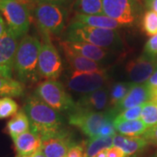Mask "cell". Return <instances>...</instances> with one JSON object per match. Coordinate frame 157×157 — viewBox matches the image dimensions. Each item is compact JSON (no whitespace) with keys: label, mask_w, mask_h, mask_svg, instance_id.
I'll return each instance as SVG.
<instances>
[{"label":"cell","mask_w":157,"mask_h":157,"mask_svg":"<svg viewBox=\"0 0 157 157\" xmlns=\"http://www.w3.org/2000/svg\"><path fill=\"white\" fill-rule=\"evenodd\" d=\"M23 110L30 121L31 129L41 137V140L66 130L60 113L57 112L37 96H29Z\"/></svg>","instance_id":"cell-1"},{"label":"cell","mask_w":157,"mask_h":157,"mask_svg":"<svg viewBox=\"0 0 157 157\" xmlns=\"http://www.w3.org/2000/svg\"><path fill=\"white\" fill-rule=\"evenodd\" d=\"M61 37L62 40L88 43L108 51L120 50L123 46L117 30L95 28L76 22H70Z\"/></svg>","instance_id":"cell-2"},{"label":"cell","mask_w":157,"mask_h":157,"mask_svg":"<svg viewBox=\"0 0 157 157\" xmlns=\"http://www.w3.org/2000/svg\"><path fill=\"white\" fill-rule=\"evenodd\" d=\"M41 42L37 37L25 35L19 40L14 59L13 72L23 84L34 83L39 79L38 61Z\"/></svg>","instance_id":"cell-3"},{"label":"cell","mask_w":157,"mask_h":157,"mask_svg":"<svg viewBox=\"0 0 157 157\" xmlns=\"http://www.w3.org/2000/svg\"><path fill=\"white\" fill-rule=\"evenodd\" d=\"M67 8L50 3H38L33 8V19L43 36H59L65 32Z\"/></svg>","instance_id":"cell-4"},{"label":"cell","mask_w":157,"mask_h":157,"mask_svg":"<svg viewBox=\"0 0 157 157\" xmlns=\"http://www.w3.org/2000/svg\"><path fill=\"white\" fill-rule=\"evenodd\" d=\"M0 11L6 18L7 29L17 39L27 34L32 23L31 6L22 0H0Z\"/></svg>","instance_id":"cell-5"},{"label":"cell","mask_w":157,"mask_h":157,"mask_svg":"<svg viewBox=\"0 0 157 157\" xmlns=\"http://www.w3.org/2000/svg\"><path fill=\"white\" fill-rule=\"evenodd\" d=\"M34 95L59 113H65L68 115L75 108V101L59 80L42 81L36 87Z\"/></svg>","instance_id":"cell-6"},{"label":"cell","mask_w":157,"mask_h":157,"mask_svg":"<svg viewBox=\"0 0 157 157\" xmlns=\"http://www.w3.org/2000/svg\"><path fill=\"white\" fill-rule=\"evenodd\" d=\"M116 116L117 113L113 109L94 112L74 108L73 112L67 115V120L68 123L76 127L85 135L89 138H94L98 136L104 125L113 122Z\"/></svg>","instance_id":"cell-7"},{"label":"cell","mask_w":157,"mask_h":157,"mask_svg":"<svg viewBox=\"0 0 157 157\" xmlns=\"http://www.w3.org/2000/svg\"><path fill=\"white\" fill-rule=\"evenodd\" d=\"M101 3L104 14L121 26L135 25L143 15L140 0H101Z\"/></svg>","instance_id":"cell-8"},{"label":"cell","mask_w":157,"mask_h":157,"mask_svg":"<svg viewBox=\"0 0 157 157\" xmlns=\"http://www.w3.org/2000/svg\"><path fill=\"white\" fill-rule=\"evenodd\" d=\"M110 78L106 68L94 72H68L66 77L67 87L78 94H89L103 88Z\"/></svg>","instance_id":"cell-9"},{"label":"cell","mask_w":157,"mask_h":157,"mask_svg":"<svg viewBox=\"0 0 157 157\" xmlns=\"http://www.w3.org/2000/svg\"><path fill=\"white\" fill-rule=\"evenodd\" d=\"M63 71V62L59 52L52 42L50 36H43L39 52L38 73L39 78L57 80Z\"/></svg>","instance_id":"cell-10"},{"label":"cell","mask_w":157,"mask_h":157,"mask_svg":"<svg viewBox=\"0 0 157 157\" xmlns=\"http://www.w3.org/2000/svg\"><path fill=\"white\" fill-rule=\"evenodd\" d=\"M126 73L133 84H146L157 69V57L142 53L126 65Z\"/></svg>","instance_id":"cell-11"},{"label":"cell","mask_w":157,"mask_h":157,"mask_svg":"<svg viewBox=\"0 0 157 157\" xmlns=\"http://www.w3.org/2000/svg\"><path fill=\"white\" fill-rule=\"evenodd\" d=\"M18 39L10 30L0 37V75L12 78L14 59L17 52Z\"/></svg>","instance_id":"cell-12"},{"label":"cell","mask_w":157,"mask_h":157,"mask_svg":"<svg viewBox=\"0 0 157 157\" xmlns=\"http://www.w3.org/2000/svg\"><path fill=\"white\" fill-rule=\"evenodd\" d=\"M73 142L70 133L66 129L58 135L43 139L41 150L45 157H67Z\"/></svg>","instance_id":"cell-13"},{"label":"cell","mask_w":157,"mask_h":157,"mask_svg":"<svg viewBox=\"0 0 157 157\" xmlns=\"http://www.w3.org/2000/svg\"><path fill=\"white\" fill-rule=\"evenodd\" d=\"M108 88L103 87L89 94L80 96L75 102V108L84 111L101 112L109 109Z\"/></svg>","instance_id":"cell-14"},{"label":"cell","mask_w":157,"mask_h":157,"mask_svg":"<svg viewBox=\"0 0 157 157\" xmlns=\"http://www.w3.org/2000/svg\"><path fill=\"white\" fill-rule=\"evenodd\" d=\"M59 45L63 52L65 59L67 62V65L70 71L72 72H94L102 69V66L100 63L93 61L89 59H86L84 56L78 54V52L70 49L67 45L64 43V41H59Z\"/></svg>","instance_id":"cell-15"},{"label":"cell","mask_w":157,"mask_h":157,"mask_svg":"<svg viewBox=\"0 0 157 157\" xmlns=\"http://www.w3.org/2000/svg\"><path fill=\"white\" fill-rule=\"evenodd\" d=\"M12 140L17 156H33L42 147L41 137L32 129L13 138Z\"/></svg>","instance_id":"cell-16"},{"label":"cell","mask_w":157,"mask_h":157,"mask_svg":"<svg viewBox=\"0 0 157 157\" xmlns=\"http://www.w3.org/2000/svg\"><path fill=\"white\" fill-rule=\"evenodd\" d=\"M148 101H150V90L148 86L146 84H134L128 94L118 105L114 111L118 114L126 109L141 106Z\"/></svg>","instance_id":"cell-17"},{"label":"cell","mask_w":157,"mask_h":157,"mask_svg":"<svg viewBox=\"0 0 157 157\" xmlns=\"http://www.w3.org/2000/svg\"><path fill=\"white\" fill-rule=\"evenodd\" d=\"M62 41H64V43L70 49L78 52V54L100 64H102V62L107 60L108 57L110 56V51L98 47L96 45H91L88 43L72 42L67 40H62Z\"/></svg>","instance_id":"cell-18"},{"label":"cell","mask_w":157,"mask_h":157,"mask_svg":"<svg viewBox=\"0 0 157 157\" xmlns=\"http://www.w3.org/2000/svg\"><path fill=\"white\" fill-rule=\"evenodd\" d=\"M147 145L148 144L142 137H129L119 134L113 137V146L121 149L127 157H136Z\"/></svg>","instance_id":"cell-19"},{"label":"cell","mask_w":157,"mask_h":157,"mask_svg":"<svg viewBox=\"0 0 157 157\" xmlns=\"http://www.w3.org/2000/svg\"><path fill=\"white\" fill-rule=\"evenodd\" d=\"M71 22H76L82 24L87 26L95 28L108 29V30H117L121 26L115 20L111 17L104 15H82L75 14L72 18Z\"/></svg>","instance_id":"cell-20"},{"label":"cell","mask_w":157,"mask_h":157,"mask_svg":"<svg viewBox=\"0 0 157 157\" xmlns=\"http://www.w3.org/2000/svg\"><path fill=\"white\" fill-rule=\"evenodd\" d=\"M116 134L129 137H142L147 128L140 119L113 122Z\"/></svg>","instance_id":"cell-21"},{"label":"cell","mask_w":157,"mask_h":157,"mask_svg":"<svg viewBox=\"0 0 157 157\" xmlns=\"http://www.w3.org/2000/svg\"><path fill=\"white\" fill-rule=\"evenodd\" d=\"M6 129L11 139L22 135L31 129L30 121L24 110H20L19 112H17L7 122Z\"/></svg>","instance_id":"cell-22"},{"label":"cell","mask_w":157,"mask_h":157,"mask_svg":"<svg viewBox=\"0 0 157 157\" xmlns=\"http://www.w3.org/2000/svg\"><path fill=\"white\" fill-rule=\"evenodd\" d=\"M133 86L134 84L132 82H125V81H119L111 85V86L108 88L109 109L114 110L118 105L123 101V99L128 94Z\"/></svg>","instance_id":"cell-23"},{"label":"cell","mask_w":157,"mask_h":157,"mask_svg":"<svg viewBox=\"0 0 157 157\" xmlns=\"http://www.w3.org/2000/svg\"><path fill=\"white\" fill-rule=\"evenodd\" d=\"M72 8L75 14L104 15L101 0H74Z\"/></svg>","instance_id":"cell-24"},{"label":"cell","mask_w":157,"mask_h":157,"mask_svg":"<svg viewBox=\"0 0 157 157\" xmlns=\"http://www.w3.org/2000/svg\"><path fill=\"white\" fill-rule=\"evenodd\" d=\"M25 93V85L13 78L0 75V96L4 97H20Z\"/></svg>","instance_id":"cell-25"},{"label":"cell","mask_w":157,"mask_h":157,"mask_svg":"<svg viewBox=\"0 0 157 157\" xmlns=\"http://www.w3.org/2000/svg\"><path fill=\"white\" fill-rule=\"evenodd\" d=\"M113 137H94L89 138L86 142V157H94L101 150L113 147Z\"/></svg>","instance_id":"cell-26"},{"label":"cell","mask_w":157,"mask_h":157,"mask_svg":"<svg viewBox=\"0 0 157 157\" xmlns=\"http://www.w3.org/2000/svg\"><path fill=\"white\" fill-rule=\"evenodd\" d=\"M140 120L147 128L157 126V102L148 101L143 104Z\"/></svg>","instance_id":"cell-27"},{"label":"cell","mask_w":157,"mask_h":157,"mask_svg":"<svg viewBox=\"0 0 157 157\" xmlns=\"http://www.w3.org/2000/svg\"><path fill=\"white\" fill-rule=\"evenodd\" d=\"M141 29L147 36L157 34V13L147 10L141 17Z\"/></svg>","instance_id":"cell-28"},{"label":"cell","mask_w":157,"mask_h":157,"mask_svg":"<svg viewBox=\"0 0 157 157\" xmlns=\"http://www.w3.org/2000/svg\"><path fill=\"white\" fill-rule=\"evenodd\" d=\"M17 102L9 97L0 98V119L14 116L17 113Z\"/></svg>","instance_id":"cell-29"},{"label":"cell","mask_w":157,"mask_h":157,"mask_svg":"<svg viewBox=\"0 0 157 157\" xmlns=\"http://www.w3.org/2000/svg\"><path fill=\"white\" fill-rule=\"evenodd\" d=\"M142 107L143 105L137 106V107H131V108L124 110L122 112L119 113L117 116L114 119L113 122H119V121H134V120L140 119Z\"/></svg>","instance_id":"cell-30"},{"label":"cell","mask_w":157,"mask_h":157,"mask_svg":"<svg viewBox=\"0 0 157 157\" xmlns=\"http://www.w3.org/2000/svg\"><path fill=\"white\" fill-rule=\"evenodd\" d=\"M143 52L150 56L157 57V34L147 39L144 45Z\"/></svg>","instance_id":"cell-31"},{"label":"cell","mask_w":157,"mask_h":157,"mask_svg":"<svg viewBox=\"0 0 157 157\" xmlns=\"http://www.w3.org/2000/svg\"><path fill=\"white\" fill-rule=\"evenodd\" d=\"M67 157H86L85 147L74 141L68 150Z\"/></svg>","instance_id":"cell-32"},{"label":"cell","mask_w":157,"mask_h":157,"mask_svg":"<svg viewBox=\"0 0 157 157\" xmlns=\"http://www.w3.org/2000/svg\"><path fill=\"white\" fill-rule=\"evenodd\" d=\"M142 138L146 140L148 145L157 147V126L147 129L146 133L142 135Z\"/></svg>","instance_id":"cell-33"},{"label":"cell","mask_w":157,"mask_h":157,"mask_svg":"<svg viewBox=\"0 0 157 157\" xmlns=\"http://www.w3.org/2000/svg\"><path fill=\"white\" fill-rule=\"evenodd\" d=\"M114 135H116V131H115V128H114L113 121V122H108L106 125H104L101 128L98 136H100V137H111Z\"/></svg>","instance_id":"cell-34"},{"label":"cell","mask_w":157,"mask_h":157,"mask_svg":"<svg viewBox=\"0 0 157 157\" xmlns=\"http://www.w3.org/2000/svg\"><path fill=\"white\" fill-rule=\"evenodd\" d=\"M73 2L74 0H37V4L38 3H50V4L60 6L65 8H67L72 6Z\"/></svg>","instance_id":"cell-35"},{"label":"cell","mask_w":157,"mask_h":157,"mask_svg":"<svg viewBox=\"0 0 157 157\" xmlns=\"http://www.w3.org/2000/svg\"><path fill=\"white\" fill-rule=\"evenodd\" d=\"M107 157H127L125 153L121 149L113 146L107 148Z\"/></svg>","instance_id":"cell-36"},{"label":"cell","mask_w":157,"mask_h":157,"mask_svg":"<svg viewBox=\"0 0 157 157\" xmlns=\"http://www.w3.org/2000/svg\"><path fill=\"white\" fill-rule=\"evenodd\" d=\"M146 85L148 86L149 89L157 87V69L155 71V73L152 74V76L147 81Z\"/></svg>","instance_id":"cell-37"},{"label":"cell","mask_w":157,"mask_h":157,"mask_svg":"<svg viewBox=\"0 0 157 157\" xmlns=\"http://www.w3.org/2000/svg\"><path fill=\"white\" fill-rule=\"evenodd\" d=\"M145 6L149 11L157 13V0H144Z\"/></svg>","instance_id":"cell-38"},{"label":"cell","mask_w":157,"mask_h":157,"mask_svg":"<svg viewBox=\"0 0 157 157\" xmlns=\"http://www.w3.org/2000/svg\"><path fill=\"white\" fill-rule=\"evenodd\" d=\"M6 30H7V25H6L5 19L2 16V14L0 13V37L3 36V34L6 33Z\"/></svg>","instance_id":"cell-39"},{"label":"cell","mask_w":157,"mask_h":157,"mask_svg":"<svg viewBox=\"0 0 157 157\" xmlns=\"http://www.w3.org/2000/svg\"><path fill=\"white\" fill-rule=\"evenodd\" d=\"M150 90V101L157 102V87L151 88Z\"/></svg>","instance_id":"cell-40"},{"label":"cell","mask_w":157,"mask_h":157,"mask_svg":"<svg viewBox=\"0 0 157 157\" xmlns=\"http://www.w3.org/2000/svg\"><path fill=\"white\" fill-rule=\"evenodd\" d=\"M107 149H104V150H101L100 151L97 155H95L94 157H107Z\"/></svg>","instance_id":"cell-41"},{"label":"cell","mask_w":157,"mask_h":157,"mask_svg":"<svg viewBox=\"0 0 157 157\" xmlns=\"http://www.w3.org/2000/svg\"><path fill=\"white\" fill-rule=\"evenodd\" d=\"M24 2H25L26 4H28L29 6H36V4H37V0H22Z\"/></svg>","instance_id":"cell-42"},{"label":"cell","mask_w":157,"mask_h":157,"mask_svg":"<svg viewBox=\"0 0 157 157\" xmlns=\"http://www.w3.org/2000/svg\"><path fill=\"white\" fill-rule=\"evenodd\" d=\"M33 157H45V155L43 154V152H42V150H39V151H38L36 154H34L33 155Z\"/></svg>","instance_id":"cell-43"},{"label":"cell","mask_w":157,"mask_h":157,"mask_svg":"<svg viewBox=\"0 0 157 157\" xmlns=\"http://www.w3.org/2000/svg\"><path fill=\"white\" fill-rule=\"evenodd\" d=\"M152 157H157V153L156 154H155V155H153V156Z\"/></svg>","instance_id":"cell-44"},{"label":"cell","mask_w":157,"mask_h":157,"mask_svg":"<svg viewBox=\"0 0 157 157\" xmlns=\"http://www.w3.org/2000/svg\"><path fill=\"white\" fill-rule=\"evenodd\" d=\"M17 157H33V156H17Z\"/></svg>","instance_id":"cell-45"},{"label":"cell","mask_w":157,"mask_h":157,"mask_svg":"<svg viewBox=\"0 0 157 157\" xmlns=\"http://www.w3.org/2000/svg\"><path fill=\"white\" fill-rule=\"evenodd\" d=\"M143 1H144V0H143Z\"/></svg>","instance_id":"cell-46"}]
</instances>
